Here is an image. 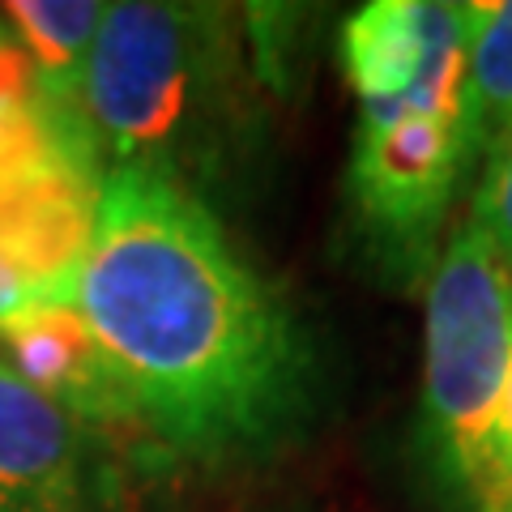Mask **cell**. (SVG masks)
I'll return each mask as SVG.
<instances>
[{"mask_svg":"<svg viewBox=\"0 0 512 512\" xmlns=\"http://www.w3.org/2000/svg\"><path fill=\"white\" fill-rule=\"evenodd\" d=\"M508 470H512V355H508V380H504V402H500V427H495V474H508Z\"/></svg>","mask_w":512,"mask_h":512,"instance_id":"cell-10","label":"cell"},{"mask_svg":"<svg viewBox=\"0 0 512 512\" xmlns=\"http://www.w3.org/2000/svg\"><path fill=\"white\" fill-rule=\"evenodd\" d=\"M466 222L495 248L504 265H512V124L478 158Z\"/></svg>","mask_w":512,"mask_h":512,"instance_id":"cell-9","label":"cell"},{"mask_svg":"<svg viewBox=\"0 0 512 512\" xmlns=\"http://www.w3.org/2000/svg\"><path fill=\"white\" fill-rule=\"evenodd\" d=\"M82 124L103 171L188 188L214 180L244 133V47L231 9L120 0L94 43Z\"/></svg>","mask_w":512,"mask_h":512,"instance_id":"cell-3","label":"cell"},{"mask_svg":"<svg viewBox=\"0 0 512 512\" xmlns=\"http://www.w3.org/2000/svg\"><path fill=\"white\" fill-rule=\"evenodd\" d=\"M474 508L478 512H512V470L508 474H495L491 483L478 487Z\"/></svg>","mask_w":512,"mask_h":512,"instance_id":"cell-11","label":"cell"},{"mask_svg":"<svg viewBox=\"0 0 512 512\" xmlns=\"http://www.w3.org/2000/svg\"><path fill=\"white\" fill-rule=\"evenodd\" d=\"M0 359L43 397L64 406L86 427H133V414L99 346L90 342L69 303L35 308L0 329Z\"/></svg>","mask_w":512,"mask_h":512,"instance_id":"cell-6","label":"cell"},{"mask_svg":"<svg viewBox=\"0 0 512 512\" xmlns=\"http://www.w3.org/2000/svg\"><path fill=\"white\" fill-rule=\"evenodd\" d=\"M466 13V82L478 158L512 124V0H470Z\"/></svg>","mask_w":512,"mask_h":512,"instance_id":"cell-8","label":"cell"},{"mask_svg":"<svg viewBox=\"0 0 512 512\" xmlns=\"http://www.w3.org/2000/svg\"><path fill=\"white\" fill-rule=\"evenodd\" d=\"M342 69L355 94L350 210L384 274L427 282L478 171L466 13L453 0H372L342 26Z\"/></svg>","mask_w":512,"mask_h":512,"instance_id":"cell-2","label":"cell"},{"mask_svg":"<svg viewBox=\"0 0 512 512\" xmlns=\"http://www.w3.org/2000/svg\"><path fill=\"white\" fill-rule=\"evenodd\" d=\"M508 278H512V265H508Z\"/></svg>","mask_w":512,"mask_h":512,"instance_id":"cell-12","label":"cell"},{"mask_svg":"<svg viewBox=\"0 0 512 512\" xmlns=\"http://www.w3.org/2000/svg\"><path fill=\"white\" fill-rule=\"evenodd\" d=\"M90 427L0 359V512H99Z\"/></svg>","mask_w":512,"mask_h":512,"instance_id":"cell-5","label":"cell"},{"mask_svg":"<svg viewBox=\"0 0 512 512\" xmlns=\"http://www.w3.org/2000/svg\"><path fill=\"white\" fill-rule=\"evenodd\" d=\"M73 316L116 376L133 427L180 457L252 453L308 402V342L201 197L103 171Z\"/></svg>","mask_w":512,"mask_h":512,"instance_id":"cell-1","label":"cell"},{"mask_svg":"<svg viewBox=\"0 0 512 512\" xmlns=\"http://www.w3.org/2000/svg\"><path fill=\"white\" fill-rule=\"evenodd\" d=\"M107 5L99 0H18L0 5V22L18 39L43 94L64 116L82 120V86Z\"/></svg>","mask_w":512,"mask_h":512,"instance_id":"cell-7","label":"cell"},{"mask_svg":"<svg viewBox=\"0 0 512 512\" xmlns=\"http://www.w3.org/2000/svg\"><path fill=\"white\" fill-rule=\"evenodd\" d=\"M512 355V278L470 222L448 231L423 282V436L461 495L495 474Z\"/></svg>","mask_w":512,"mask_h":512,"instance_id":"cell-4","label":"cell"}]
</instances>
